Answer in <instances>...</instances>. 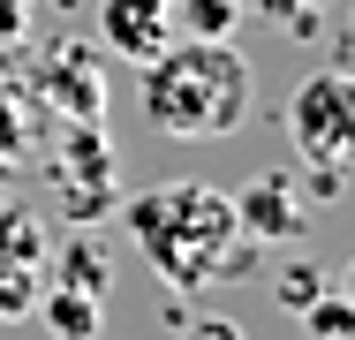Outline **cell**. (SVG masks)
<instances>
[{"mask_svg": "<svg viewBox=\"0 0 355 340\" xmlns=\"http://www.w3.org/2000/svg\"><path fill=\"white\" fill-rule=\"evenodd\" d=\"M137 106L166 144H219L250 121V61L227 38H174L144 61Z\"/></svg>", "mask_w": 355, "mask_h": 340, "instance_id": "1", "label": "cell"}, {"mask_svg": "<svg viewBox=\"0 0 355 340\" xmlns=\"http://www.w3.org/2000/svg\"><path fill=\"white\" fill-rule=\"evenodd\" d=\"M121 227H129V242H137L151 272L166 280V287H182V295H197V287H212L219 265H227V250H234V197L212 189V182H159V189H137V197L121 204Z\"/></svg>", "mask_w": 355, "mask_h": 340, "instance_id": "2", "label": "cell"}, {"mask_svg": "<svg viewBox=\"0 0 355 340\" xmlns=\"http://www.w3.org/2000/svg\"><path fill=\"white\" fill-rule=\"evenodd\" d=\"M287 136L302 167L355 174V68H310L287 99Z\"/></svg>", "mask_w": 355, "mask_h": 340, "instance_id": "3", "label": "cell"}, {"mask_svg": "<svg viewBox=\"0 0 355 340\" xmlns=\"http://www.w3.org/2000/svg\"><path fill=\"white\" fill-rule=\"evenodd\" d=\"M38 114H53V121H106V76H98V46H83V38H53V46H38V61L31 76L15 83Z\"/></svg>", "mask_w": 355, "mask_h": 340, "instance_id": "4", "label": "cell"}, {"mask_svg": "<svg viewBox=\"0 0 355 340\" xmlns=\"http://www.w3.org/2000/svg\"><path fill=\"white\" fill-rule=\"evenodd\" d=\"M53 189H61V212L76 227L98 219L106 204L121 197V167H114V144H106V121H61V151H53Z\"/></svg>", "mask_w": 355, "mask_h": 340, "instance_id": "5", "label": "cell"}, {"mask_svg": "<svg viewBox=\"0 0 355 340\" xmlns=\"http://www.w3.org/2000/svg\"><path fill=\"white\" fill-rule=\"evenodd\" d=\"M38 287H46V227H38L31 204L0 197V325L31 318Z\"/></svg>", "mask_w": 355, "mask_h": 340, "instance_id": "6", "label": "cell"}, {"mask_svg": "<svg viewBox=\"0 0 355 340\" xmlns=\"http://www.w3.org/2000/svg\"><path fill=\"white\" fill-rule=\"evenodd\" d=\"M227 197H234V227L250 242H302L310 235V204H302V189L287 174H257V182L227 189Z\"/></svg>", "mask_w": 355, "mask_h": 340, "instance_id": "7", "label": "cell"}, {"mask_svg": "<svg viewBox=\"0 0 355 340\" xmlns=\"http://www.w3.org/2000/svg\"><path fill=\"white\" fill-rule=\"evenodd\" d=\"M174 0H98V46L121 53L129 68H144L159 46H174Z\"/></svg>", "mask_w": 355, "mask_h": 340, "instance_id": "8", "label": "cell"}, {"mask_svg": "<svg viewBox=\"0 0 355 340\" xmlns=\"http://www.w3.org/2000/svg\"><path fill=\"white\" fill-rule=\"evenodd\" d=\"M38 325L53 340H98L106 333V295H83V287H38V310H31Z\"/></svg>", "mask_w": 355, "mask_h": 340, "instance_id": "9", "label": "cell"}, {"mask_svg": "<svg viewBox=\"0 0 355 340\" xmlns=\"http://www.w3.org/2000/svg\"><path fill=\"white\" fill-rule=\"evenodd\" d=\"M53 272V287H83V295H106L114 287V257H106V242H91V235H76L61 257H46Z\"/></svg>", "mask_w": 355, "mask_h": 340, "instance_id": "10", "label": "cell"}, {"mask_svg": "<svg viewBox=\"0 0 355 340\" xmlns=\"http://www.w3.org/2000/svg\"><path fill=\"white\" fill-rule=\"evenodd\" d=\"M31 159V99L15 83H0V182Z\"/></svg>", "mask_w": 355, "mask_h": 340, "instance_id": "11", "label": "cell"}, {"mask_svg": "<svg viewBox=\"0 0 355 340\" xmlns=\"http://www.w3.org/2000/svg\"><path fill=\"white\" fill-rule=\"evenodd\" d=\"M295 318H302V333H310V340H355V303L340 295V287H318Z\"/></svg>", "mask_w": 355, "mask_h": 340, "instance_id": "12", "label": "cell"}, {"mask_svg": "<svg viewBox=\"0 0 355 340\" xmlns=\"http://www.w3.org/2000/svg\"><path fill=\"white\" fill-rule=\"evenodd\" d=\"M242 15V0H174V31L182 38H227Z\"/></svg>", "mask_w": 355, "mask_h": 340, "instance_id": "13", "label": "cell"}, {"mask_svg": "<svg viewBox=\"0 0 355 340\" xmlns=\"http://www.w3.org/2000/svg\"><path fill=\"white\" fill-rule=\"evenodd\" d=\"M272 287H280V303H287V310H302V303H310V295L325 287V272L310 265V257H287V265L272 272Z\"/></svg>", "mask_w": 355, "mask_h": 340, "instance_id": "14", "label": "cell"}, {"mask_svg": "<svg viewBox=\"0 0 355 340\" xmlns=\"http://www.w3.org/2000/svg\"><path fill=\"white\" fill-rule=\"evenodd\" d=\"M174 340H250L234 318H205V310H189V318H174Z\"/></svg>", "mask_w": 355, "mask_h": 340, "instance_id": "15", "label": "cell"}, {"mask_svg": "<svg viewBox=\"0 0 355 340\" xmlns=\"http://www.w3.org/2000/svg\"><path fill=\"white\" fill-rule=\"evenodd\" d=\"M31 38V0H0V53H15Z\"/></svg>", "mask_w": 355, "mask_h": 340, "instance_id": "16", "label": "cell"}, {"mask_svg": "<svg viewBox=\"0 0 355 340\" xmlns=\"http://www.w3.org/2000/svg\"><path fill=\"white\" fill-rule=\"evenodd\" d=\"M348 303H355V265H348Z\"/></svg>", "mask_w": 355, "mask_h": 340, "instance_id": "17", "label": "cell"}]
</instances>
